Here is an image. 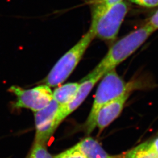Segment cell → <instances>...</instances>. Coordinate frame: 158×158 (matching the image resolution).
Instances as JSON below:
<instances>
[{
    "instance_id": "6da1fadb",
    "label": "cell",
    "mask_w": 158,
    "mask_h": 158,
    "mask_svg": "<svg viewBox=\"0 0 158 158\" xmlns=\"http://www.w3.org/2000/svg\"><path fill=\"white\" fill-rule=\"evenodd\" d=\"M155 31V29L147 23L115 42L110 46L106 55L95 68L81 80L97 77L102 78L108 72L115 69L132 55Z\"/></svg>"
},
{
    "instance_id": "e0dca14e",
    "label": "cell",
    "mask_w": 158,
    "mask_h": 158,
    "mask_svg": "<svg viewBox=\"0 0 158 158\" xmlns=\"http://www.w3.org/2000/svg\"><path fill=\"white\" fill-rule=\"evenodd\" d=\"M152 142L154 148H155V151H156V152L158 154V137L157 138H156L155 140L152 141Z\"/></svg>"
},
{
    "instance_id": "9a60e30c",
    "label": "cell",
    "mask_w": 158,
    "mask_h": 158,
    "mask_svg": "<svg viewBox=\"0 0 158 158\" xmlns=\"http://www.w3.org/2000/svg\"><path fill=\"white\" fill-rule=\"evenodd\" d=\"M131 2L136 5L147 7L153 8L158 6V0H129Z\"/></svg>"
},
{
    "instance_id": "3957f363",
    "label": "cell",
    "mask_w": 158,
    "mask_h": 158,
    "mask_svg": "<svg viewBox=\"0 0 158 158\" xmlns=\"http://www.w3.org/2000/svg\"><path fill=\"white\" fill-rule=\"evenodd\" d=\"M94 39V35L88 30L56 63L44 80L45 85L52 87L63 83L72 73Z\"/></svg>"
},
{
    "instance_id": "ba28073f",
    "label": "cell",
    "mask_w": 158,
    "mask_h": 158,
    "mask_svg": "<svg viewBox=\"0 0 158 158\" xmlns=\"http://www.w3.org/2000/svg\"><path fill=\"white\" fill-rule=\"evenodd\" d=\"M102 78L95 77L93 79H87L80 81L79 91L73 100L64 106H60V108L57 114L56 126H58L63 121L75 111L85 101L89 94L94 85Z\"/></svg>"
},
{
    "instance_id": "9c48e42d",
    "label": "cell",
    "mask_w": 158,
    "mask_h": 158,
    "mask_svg": "<svg viewBox=\"0 0 158 158\" xmlns=\"http://www.w3.org/2000/svg\"><path fill=\"white\" fill-rule=\"evenodd\" d=\"M74 148L86 158H118V155H110L102 145L91 137H87Z\"/></svg>"
},
{
    "instance_id": "4fadbf2b",
    "label": "cell",
    "mask_w": 158,
    "mask_h": 158,
    "mask_svg": "<svg viewBox=\"0 0 158 158\" xmlns=\"http://www.w3.org/2000/svg\"><path fill=\"white\" fill-rule=\"evenodd\" d=\"M29 158H53L46 149L45 145L34 143Z\"/></svg>"
},
{
    "instance_id": "2e32d148",
    "label": "cell",
    "mask_w": 158,
    "mask_h": 158,
    "mask_svg": "<svg viewBox=\"0 0 158 158\" xmlns=\"http://www.w3.org/2000/svg\"><path fill=\"white\" fill-rule=\"evenodd\" d=\"M148 23L155 30L158 29V9L150 18Z\"/></svg>"
},
{
    "instance_id": "7a4b0ae2",
    "label": "cell",
    "mask_w": 158,
    "mask_h": 158,
    "mask_svg": "<svg viewBox=\"0 0 158 158\" xmlns=\"http://www.w3.org/2000/svg\"><path fill=\"white\" fill-rule=\"evenodd\" d=\"M98 85L89 115L85 123V130L87 134H91L96 128L97 114L101 108L113 99L127 91L133 90L134 85L126 83L115 69L105 74Z\"/></svg>"
},
{
    "instance_id": "8fae6325",
    "label": "cell",
    "mask_w": 158,
    "mask_h": 158,
    "mask_svg": "<svg viewBox=\"0 0 158 158\" xmlns=\"http://www.w3.org/2000/svg\"><path fill=\"white\" fill-rule=\"evenodd\" d=\"M118 158H158L152 141H146L119 155Z\"/></svg>"
},
{
    "instance_id": "30bf717a",
    "label": "cell",
    "mask_w": 158,
    "mask_h": 158,
    "mask_svg": "<svg viewBox=\"0 0 158 158\" xmlns=\"http://www.w3.org/2000/svg\"><path fill=\"white\" fill-rule=\"evenodd\" d=\"M80 85V82L69 83L58 87L53 91V99L60 106L67 104L76 96Z\"/></svg>"
},
{
    "instance_id": "277c9868",
    "label": "cell",
    "mask_w": 158,
    "mask_h": 158,
    "mask_svg": "<svg viewBox=\"0 0 158 158\" xmlns=\"http://www.w3.org/2000/svg\"><path fill=\"white\" fill-rule=\"evenodd\" d=\"M129 10L125 1H121L110 7L94 20L91 21L89 29L94 38L106 42H113L116 40Z\"/></svg>"
},
{
    "instance_id": "52a82bcc",
    "label": "cell",
    "mask_w": 158,
    "mask_h": 158,
    "mask_svg": "<svg viewBox=\"0 0 158 158\" xmlns=\"http://www.w3.org/2000/svg\"><path fill=\"white\" fill-rule=\"evenodd\" d=\"M132 91H127L108 102L98 111L96 116V127L100 132H102L118 117Z\"/></svg>"
},
{
    "instance_id": "7c38bea8",
    "label": "cell",
    "mask_w": 158,
    "mask_h": 158,
    "mask_svg": "<svg viewBox=\"0 0 158 158\" xmlns=\"http://www.w3.org/2000/svg\"><path fill=\"white\" fill-rule=\"evenodd\" d=\"M123 1V0H90L89 4L91 8V21L94 20L108 8Z\"/></svg>"
},
{
    "instance_id": "8992f818",
    "label": "cell",
    "mask_w": 158,
    "mask_h": 158,
    "mask_svg": "<svg viewBox=\"0 0 158 158\" xmlns=\"http://www.w3.org/2000/svg\"><path fill=\"white\" fill-rule=\"evenodd\" d=\"M60 105L52 100L46 107L35 113V143L46 145L57 127L56 120Z\"/></svg>"
},
{
    "instance_id": "5b68a950",
    "label": "cell",
    "mask_w": 158,
    "mask_h": 158,
    "mask_svg": "<svg viewBox=\"0 0 158 158\" xmlns=\"http://www.w3.org/2000/svg\"><path fill=\"white\" fill-rule=\"evenodd\" d=\"M8 91L16 97V101L12 104L14 109L27 108L35 113L46 107L53 100V91L46 85L31 89L12 85Z\"/></svg>"
},
{
    "instance_id": "5bb4252c",
    "label": "cell",
    "mask_w": 158,
    "mask_h": 158,
    "mask_svg": "<svg viewBox=\"0 0 158 158\" xmlns=\"http://www.w3.org/2000/svg\"><path fill=\"white\" fill-rule=\"evenodd\" d=\"M53 158H86L85 156L76 150L73 147L68 149L65 151L56 155Z\"/></svg>"
}]
</instances>
